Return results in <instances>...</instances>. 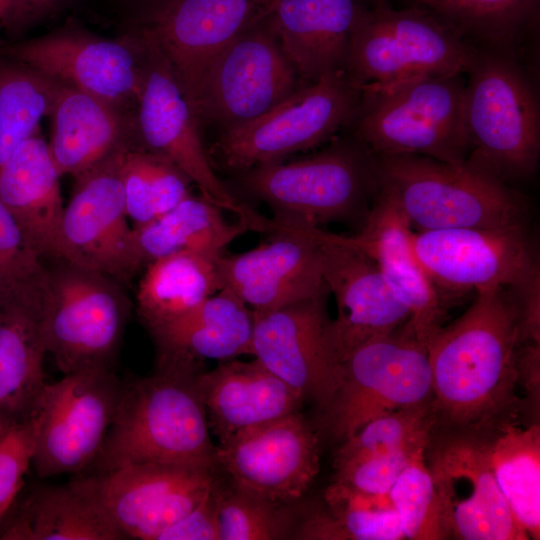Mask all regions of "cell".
I'll return each instance as SVG.
<instances>
[{"label":"cell","instance_id":"6da1fadb","mask_svg":"<svg viewBox=\"0 0 540 540\" xmlns=\"http://www.w3.org/2000/svg\"><path fill=\"white\" fill-rule=\"evenodd\" d=\"M518 309L509 288L476 291L469 308L427 340L436 428L476 430L520 400Z\"/></svg>","mask_w":540,"mask_h":540},{"label":"cell","instance_id":"7a4b0ae2","mask_svg":"<svg viewBox=\"0 0 540 540\" xmlns=\"http://www.w3.org/2000/svg\"><path fill=\"white\" fill-rule=\"evenodd\" d=\"M196 361L160 358L159 372L124 386L94 462L105 472L134 464L213 470L215 447L195 386Z\"/></svg>","mask_w":540,"mask_h":540},{"label":"cell","instance_id":"3957f363","mask_svg":"<svg viewBox=\"0 0 540 540\" xmlns=\"http://www.w3.org/2000/svg\"><path fill=\"white\" fill-rule=\"evenodd\" d=\"M378 191L418 231L523 225V207L507 184L469 164L410 155H372Z\"/></svg>","mask_w":540,"mask_h":540},{"label":"cell","instance_id":"277c9868","mask_svg":"<svg viewBox=\"0 0 540 540\" xmlns=\"http://www.w3.org/2000/svg\"><path fill=\"white\" fill-rule=\"evenodd\" d=\"M465 75L466 163L505 183L532 175L540 113L525 74L505 52L478 47Z\"/></svg>","mask_w":540,"mask_h":540},{"label":"cell","instance_id":"5b68a950","mask_svg":"<svg viewBox=\"0 0 540 540\" xmlns=\"http://www.w3.org/2000/svg\"><path fill=\"white\" fill-rule=\"evenodd\" d=\"M465 73L361 90L355 135L372 155L410 154L465 163Z\"/></svg>","mask_w":540,"mask_h":540},{"label":"cell","instance_id":"8992f818","mask_svg":"<svg viewBox=\"0 0 540 540\" xmlns=\"http://www.w3.org/2000/svg\"><path fill=\"white\" fill-rule=\"evenodd\" d=\"M478 47L415 5L367 6L352 31L345 71L360 90L466 73Z\"/></svg>","mask_w":540,"mask_h":540},{"label":"cell","instance_id":"52a82bcc","mask_svg":"<svg viewBox=\"0 0 540 540\" xmlns=\"http://www.w3.org/2000/svg\"><path fill=\"white\" fill-rule=\"evenodd\" d=\"M241 174L244 189L267 204L281 223L319 227L366 217L369 198L378 191L373 156L359 141H336L310 157Z\"/></svg>","mask_w":540,"mask_h":540},{"label":"cell","instance_id":"ba28073f","mask_svg":"<svg viewBox=\"0 0 540 540\" xmlns=\"http://www.w3.org/2000/svg\"><path fill=\"white\" fill-rule=\"evenodd\" d=\"M362 92L345 70L298 87L259 117L223 131L215 153L243 173L322 145L354 121Z\"/></svg>","mask_w":540,"mask_h":540},{"label":"cell","instance_id":"9c48e42d","mask_svg":"<svg viewBox=\"0 0 540 540\" xmlns=\"http://www.w3.org/2000/svg\"><path fill=\"white\" fill-rule=\"evenodd\" d=\"M144 46V82L135 122L139 145L172 162L201 196L233 213L250 231L269 233L276 223L240 200L216 175L199 132V120L176 73L158 46L135 32Z\"/></svg>","mask_w":540,"mask_h":540},{"label":"cell","instance_id":"30bf717a","mask_svg":"<svg viewBox=\"0 0 540 540\" xmlns=\"http://www.w3.org/2000/svg\"><path fill=\"white\" fill-rule=\"evenodd\" d=\"M432 398L426 343L402 326L348 352L324 413L330 432L343 442L380 415L428 404Z\"/></svg>","mask_w":540,"mask_h":540},{"label":"cell","instance_id":"8fae6325","mask_svg":"<svg viewBox=\"0 0 540 540\" xmlns=\"http://www.w3.org/2000/svg\"><path fill=\"white\" fill-rule=\"evenodd\" d=\"M48 267V296L40 318L47 354L64 373L109 366L129 315L117 280L68 260Z\"/></svg>","mask_w":540,"mask_h":540},{"label":"cell","instance_id":"7c38bea8","mask_svg":"<svg viewBox=\"0 0 540 540\" xmlns=\"http://www.w3.org/2000/svg\"><path fill=\"white\" fill-rule=\"evenodd\" d=\"M123 385L109 366H93L45 383L30 417L32 464L40 477L78 473L98 456Z\"/></svg>","mask_w":540,"mask_h":540},{"label":"cell","instance_id":"4fadbf2b","mask_svg":"<svg viewBox=\"0 0 540 540\" xmlns=\"http://www.w3.org/2000/svg\"><path fill=\"white\" fill-rule=\"evenodd\" d=\"M447 538L527 540L495 480L480 437L469 430L436 428L425 449Z\"/></svg>","mask_w":540,"mask_h":540},{"label":"cell","instance_id":"5bb4252c","mask_svg":"<svg viewBox=\"0 0 540 540\" xmlns=\"http://www.w3.org/2000/svg\"><path fill=\"white\" fill-rule=\"evenodd\" d=\"M269 15L234 39L207 68L193 103L199 122L214 123L224 130L242 125L298 88L299 77L279 44Z\"/></svg>","mask_w":540,"mask_h":540},{"label":"cell","instance_id":"9a60e30c","mask_svg":"<svg viewBox=\"0 0 540 540\" xmlns=\"http://www.w3.org/2000/svg\"><path fill=\"white\" fill-rule=\"evenodd\" d=\"M276 0H153L139 5L136 32L150 38L176 73L193 107L214 58L265 19Z\"/></svg>","mask_w":540,"mask_h":540},{"label":"cell","instance_id":"2e32d148","mask_svg":"<svg viewBox=\"0 0 540 540\" xmlns=\"http://www.w3.org/2000/svg\"><path fill=\"white\" fill-rule=\"evenodd\" d=\"M213 470L134 464L72 481L125 538L158 540L209 493Z\"/></svg>","mask_w":540,"mask_h":540},{"label":"cell","instance_id":"e0dca14e","mask_svg":"<svg viewBox=\"0 0 540 540\" xmlns=\"http://www.w3.org/2000/svg\"><path fill=\"white\" fill-rule=\"evenodd\" d=\"M0 53L123 110L137 107L145 56L135 33L109 40L63 29L5 46Z\"/></svg>","mask_w":540,"mask_h":540},{"label":"cell","instance_id":"ac0fdd59","mask_svg":"<svg viewBox=\"0 0 540 540\" xmlns=\"http://www.w3.org/2000/svg\"><path fill=\"white\" fill-rule=\"evenodd\" d=\"M329 291L278 309L254 312L252 353L303 400L321 409L340 381L341 364L331 340L327 311Z\"/></svg>","mask_w":540,"mask_h":540},{"label":"cell","instance_id":"d6986e66","mask_svg":"<svg viewBox=\"0 0 540 540\" xmlns=\"http://www.w3.org/2000/svg\"><path fill=\"white\" fill-rule=\"evenodd\" d=\"M412 246L438 291L517 289L540 274L524 225L413 231Z\"/></svg>","mask_w":540,"mask_h":540},{"label":"cell","instance_id":"ffe728a7","mask_svg":"<svg viewBox=\"0 0 540 540\" xmlns=\"http://www.w3.org/2000/svg\"><path fill=\"white\" fill-rule=\"evenodd\" d=\"M215 458L235 489L286 504L301 498L318 474V438L295 411L220 440Z\"/></svg>","mask_w":540,"mask_h":540},{"label":"cell","instance_id":"44dd1931","mask_svg":"<svg viewBox=\"0 0 540 540\" xmlns=\"http://www.w3.org/2000/svg\"><path fill=\"white\" fill-rule=\"evenodd\" d=\"M123 151L75 178L62 223L65 260L120 283L143 267L128 224L120 174Z\"/></svg>","mask_w":540,"mask_h":540},{"label":"cell","instance_id":"7402d4cb","mask_svg":"<svg viewBox=\"0 0 540 540\" xmlns=\"http://www.w3.org/2000/svg\"><path fill=\"white\" fill-rule=\"evenodd\" d=\"M277 222V221H276ZM319 227L280 223L256 248L218 260L222 288L250 309L270 311L326 289L322 275Z\"/></svg>","mask_w":540,"mask_h":540},{"label":"cell","instance_id":"603a6c76","mask_svg":"<svg viewBox=\"0 0 540 540\" xmlns=\"http://www.w3.org/2000/svg\"><path fill=\"white\" fill-rule=\"evenodd\" d=\"M318 236L323 280L337 305L330 329L341 364L357 345L404 326L410 311L371 258L337 241L330 232L319 228Z\"/></svg>","mask_w":540,"mask_h":540},{"label":"cell","instance_id":"cb8c5ba5","mask_svg":"<svg viewBox=\"0 0 540 540\" xmlns=\"http://www.w3.org/2000/svg\"><path fill=\"white\" fill-rule=\"evenodd\" d=\"M412 234V226L403 212L377 191L361 230L352 236L334 233L332 236L376 263L389 286L410 311L404 328L426 343L442 326L444 309L439 291L415 255Z\"/></svg>","mask_w":540,"mask_h":540},{"label":"cell","instance_id":"d4e9b609","mask_svg":"<svg viewBox=\"0 0 540 540\" xmlns=\"http://www.w3.org/2000/svg\"><path fill=\"white\" fill-rule=\"evenodd\" d=\"M60 176L39 130L0 168V200L43 260H65Z\"/></svg>","mask_w":540,"mask_h":540},{"label":"cell","instance_id":"484cf974","mask_svg":"<svg viewBox=\"0 0 540 540\" xmlns=\"http://www.w3.org/2000/svg\"><path fill=\"white\" fill-rule=\"evenodd\" d=\"M365 0H276L269 15L279 44L304 83L345 70Z\"/></svg>","mask_w":540,"mask_h":540},{"label":"cell","instance_id":"4316f807","mask_svg":"<svg viewBox=\"0 0 540 540\" xmlns=\"http://www.w3.org/2000/svg\"><path fill=\"white\" fill-rule=\"evenodd\" d=\"M195 386L209 429L223 440L230 435L295 412L302 397L258 360L222 361L196 373Z\"/></svg>","mask_w":540,"mask_h":540},{"label":"cell","instance_id":"83f0119b","mask_svg":"<svg viewBox=\"0 0 540 540\" xmlns=\"http://www.w3.org/2000/svg\"><path fill=\"white\" fill-rule=\"evenodd\" d=\"M48 143L59 174L74 178L138 143L135 114L64 85Z\"/></svg>","mask_w":540,"mask_h":540},{"label":"cell","instance_id":"f1b7e54d","mask_svg":"<svg viewBox=\"0 0 540 540\" xmlns=\"http://www.w3.org/2000/svg\"><path fill=\"white\" fill-rule=\"evenodd\" d=\"M529 411L520 402L472 432L485 445L495 480L516 522L529 539H539L540 426Z\"/></svg>","mask_w":540,"mask_h":540},{"label":"cell","instance_id":"f546056e","mask_svg":"<svg viewBox=\"0 0 540 540\" xmlns=\"http://www.w3.org/2000/svg\"><path fill=\"white\" fill-rule=\"evenodd\" d=\"M254 312L223 287L174 321L151 331L160 358L226 361L252 353Z\"/></svg>","mask_w":540,"mask_h":540},{"label":"cell","instance_id":"4dcf8cb0","mask_svg":"<svg viewBox=\"0 0 540 540\" xmlns=\"http://www.w3.org/2000/svg\"><path fill=\"white\" fill-rule=\"evenodd\" d=\"M9 540H119L123 533L72 482L41 487L24 499L2 533Z\"/></svg>","mask_w":540,"mask_h":540},{"label":"cell","instance_id":"1f68e13d","mask_svg":"<svg viewBox=\"0 0 540 540\" xmlns=\"http://www.w3.org/2000/svg\"><path fill=\"white\" fill-rule=\"evenodd\" d=\"M222 211L202 196L190 194L160 217L134 226L142 266L180 252L220 258L231 242L250 231L240 220L228 222Z\"/></svg>","mask_w":540,"mask_h":540},{"label":"cell","instance_id":"d6a6232c","mask_svg":"<svg viewBox=\"0 0 540 540\" xmlns=\"http://www.w3.org/2000/svg\"><path fill=\"white\" fill-rule=\"evenodd\" d=\"M219 258L180 252L146 265L137 291V311L150 331L186 314L222 289Z\"/></svg>","mask_w":540,"mask_h":540},{"label":"cell","instance_id":"836d02e7","mask_svg":"<svg viewBox=\"0 0 540 540\" xmlns=\"http://www.w3.org/2000/svg\"><path fill=\"white\" fill-rule=\"evenodd\" d=\"M47 354L39 319L0 306V421L28 417L45 385Z\"/></svg>","mask_w":540,"mask_h":540},{"label":"cell","instance_id":"e575fe53","mask_svg":"<svg viewBox=\"0 0 540 540\" xmlns=\"http://www.w3.org/2000/svg\"><path fill=\"white\" fill-rule=\"evenodd\" d=\"M325 508L310 512L296 528L299 539H405L389 494H371L333 481L324 494Z\"/></svg>","mask_w":540,"mask_h":540},{"label":"cell","instance_id":"d590c367","mask_svg":"<svg viewBox=\"0 0 540 540\" xmlns=\"http://www.w3.org/2000/svg\"><path fill=\"white\" fill-rule=\"evenodd\" d=\"M483 48L503 51L532 28L540 0H408Z\"/></svg>","mask_w":540,"mask_h":540},{"label":"cell","instance_id":"8d00e7d4","mask_svg":"<svg viewBox=\"0 0 540 540\" xmlns=\"http://www.w3.org/2000/svg\"><path fill=\"white\" fill-rule=\"evenodd\" d=\"M63 87L20 62L0 59V168L52 115Z\"/></svg>","mask_w":540,"mask_h":540},{"label":"cell","instance_id":"74e56055","mask_svg":"<svg viewBox=\"0 0 540 540\" xmlns=\"http://www.w3.org/2000/svg\"><path fill=\"white\" fill-rule=\"evenodd\" d=\"M120 174L134 226L160 217L191 194L193 183L177 166L139 143L122 152Z\"/></svg>","mask_w":540,"mask_h":540},{"label":"cell","instance_id":"f35d334b","mask_svg":"<svg viewBox=\"0 0 540 540\" xmlns=\"http://www.w3.org/2000/svg\"><path fill=\"white\" fill-rule=\"evenodd\" d=\"M436 424L432 402L385 413L344 440L334 464L364 458L409 459L427 447Z\"/></svg>","mask_w":540,"mask_h":540},{"label":"cell","instance_id":"ab89813d","mask_svg":"<svg viewBox=\"0 0 540 540\" xmlns=\"http://www.w3.org/2000/svg\"><path fill=\"white\" fill-rule=\"evenodd\" d=\"M48 288V267L0 200V306L24 310L40 321Z\"/></svg>","mask_w":540,"mask_h":540},{"label":"cell","instance_id":"60d3db41","mask_svg":"<svg viewBox=\"0 0 540 540\" xmlns=\"http://www.w3.org/2000/svg\"><path fill=\"white\" fill-rule=\"evenodd\" d=\"M426 449V448H425ZM418 450L401 471L389 491L405 539H446L432 477Z\"/></svg>","mask_w":540,"mask_h":540},{"label":"cell","instance_id":"b9f144b4","mask_svg":"<svg viewBox=\"0 0 540 540\" xmlns=\"http://www.w3.org/2000/svg\"><path fill=\"white\" fill-rule=\"evenodd\" d=\"M219 540H274L291 534L292 518L283 503L233 488L219 492Z\"/></svg>","mask_w":540,"mask_h":540},{"label":"cell","instance_id":"7bdbcfd3","mask_svg":"<svg viewBox=\"0 0 540 540\" xmlns=\"http://www.w3.org/2000/svg\"><path fill=\"white\" fill-rule=\"evenodd\" d=\"M34 425L24 419L0 421V523L20 491L34 455Z\"/></svg>","mask_w":540,"mask_h":540},{"label":"cell","instance_id":"ee69618b","mask_svg":"<svg viewBox=\"0 0 540 540\" xmlns=\"http://www.w3.org/2000/svg\"><path fill=\"white\" fill-rule=\"evenodd\" d=\"M218 498L219 491L214 484L201 502L165 530L158 540H219Z\"/></svg>","mask_w":540,"mask_h":540},{"label":"cell","instance_id":"f6af8a7d","mask_svg":"<svg viewBox=\"0 0 540 540\" xmlns=\"http://www.w3.org/2000/svg\"><path fill=\"white\" fill-rule=\"evenodd\" d=\"M27 0H0V28L25 25Z\"/></svg>","mask_w":540,"mask_h":540},{"label":"cell","instance_id":"bcb514c9","mask_svg":"<svg viewBox=\"0 0 540 540\" xmlns=\"http://www.w3.org/2000/svg\"><path fill=\"white\" fill-rule=\"evenodd\" d=\"M63 0H27L25 25L54 11Z\"/></svg>","mask_w":540,"mask_h":540},{"label":"cell","instance_id":"7dc6e473","mask_svg":"<svg viewBox=\"0 0 540 540\" xmlns=\"http://www.w3.org/2000/svg\"><path fill=\"white\" fill-rule=\"evenodd\" d=\"M373 5H385L389 0H370Z\"/></svg>","mask_w":540,"mask_h":540},{"label":"cell","instance_id":"c3c4849f","mask_svg":"<svg viewBox=\"0 0 540 540\" xmlns=\"http://www.w3.org/2000/svg\"><path fill=\"white\" fill-rule=\"evenodd\" d=\"M130 1H133V2L137 3L138 5H142V4L148 3V2L153 1V0H130Z\"/></svg>","mask_w":540,"mask_h":540}]
</instances>
